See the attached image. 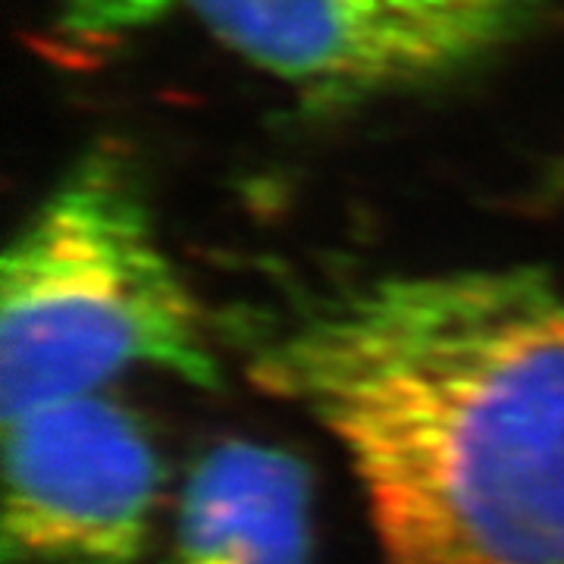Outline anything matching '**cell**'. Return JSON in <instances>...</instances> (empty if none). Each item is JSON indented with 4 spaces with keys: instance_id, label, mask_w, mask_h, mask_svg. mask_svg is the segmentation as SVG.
Wrapping results in <instances>:
<instances>
[{
    "instance_id": "1",
    "label": "cell",
    "mask_w": 564,
    "mask_h": 564,
    "mask_svg": "<svg viewBox=\"0 0 564 564\" xmlns=\"http://www.w3.org/2000/svg\"><path fill=\"white\" fill-rule=\"evenodd\" d=\"M248 380L343 445L383 564H564V282H351L248 326Z\"/></svg>"
},
{
    "instance_id": "2",
    "label": "cell",
    "mask_w": 564,
    "mask_h": 564,
    "mask_svg": "<svg viewBox=\"0 0 564 564\" xmlns=\"http://www.w3.org/2000/svg\"><path fill=\"white\" fill-rule=\"evenodd\" d=\"M135 367L195 389L223 380L204 311L117 154L63 176L7 245L0 270L3 423L101 392Z\"/></svg>"
},
{
    "instance_id": "3",
    "label": "cell",
    "mask_w": 564,
    "mask_h": 564,
    "mask_svg": "<svg viewBox=\"0 0 564 564\" xmlns=\"http://www.w3.org/2000/svg\"><path fill=\"white\" fill-rule=\"evenodd\" d=\"M543 0H185L236 57L317 101H361L467 69Z\"/></svg>"
},
{
    "instance_id": "4",
    "label": "cell",
    "mask_w": 564,
    "mask_h": 564,
    "mask_svg": "<svg viewBox=\"0 0 564 564\" xmlns=\"http://www.w3.org/2000/svg\"><path fill=\"white\" fill-rule=\"evenodd\" d=\"M144 423L101 392L3 423V562L135 564L161 499Z\"/></svg>"
},
{
    "instance_id": "5",
    "label": "cell",
    "mask_w": 564,
    "mask_h": 564,
    "mask_svg": "<svg viewBox=\"0 0 564 564\" xmlns=\"http://www.w3.org/2000/svg\"><path fill=\"white\" fill-rule=\"evenodd\" d=\"M311 470L289 448L214 445L188 470L173 564H314Z\"/></svg>"
},
{
    "instance_id": "6",
    "label": "cell",
    "mask_w": 564,
    "mask_h": 564,
    "mask_svg": "<svg viewBox=\"0 0 564 564\" xmlns=\"http://www.w3.org/2000/svg\"><path fill=\"white\" fill-rule=\"evenodd\" d=\"M185 0H54L57 29L76 47H110L163 20Z\"/></svg>"
}]
</instances>
